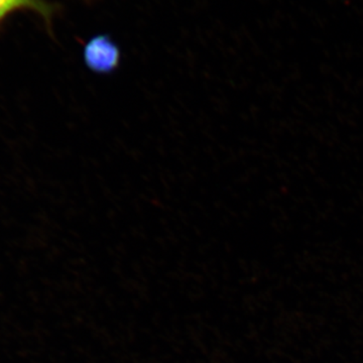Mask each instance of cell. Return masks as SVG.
<instances>
[{
    "label": "cell",
    "instance_id": "cell-2",
    "mask_svg": "<svg viewBox=\"0 0 363 363\" xmlns=\"http://www.w3.org/2000/svg\"><path fill=\"white\" fill-rule=\"evenodd\" d=\"M61 6L48 0H0V28L16 13H33L44 21L52 32V18L58 14Z\"/></svg>",
    "mask_w": 363,
    "mask_h": 363
},
{
    "label": "cell",
    "instance_id": "cell-1",
    "mask_svg": "<svg viewBox=\"0 0 363 363\" xmlns=\"http://www.w3.org/2000/svg\"><path fill=\"white\" fill-rule=\"evenodd\" d=\"M86 67L98 75H109L119 68L121 50L111 35H96L90 38L83 48Z\"/></svg>",
    "mask_w": 363,
    "mask_h": 363
}]
</instances>
